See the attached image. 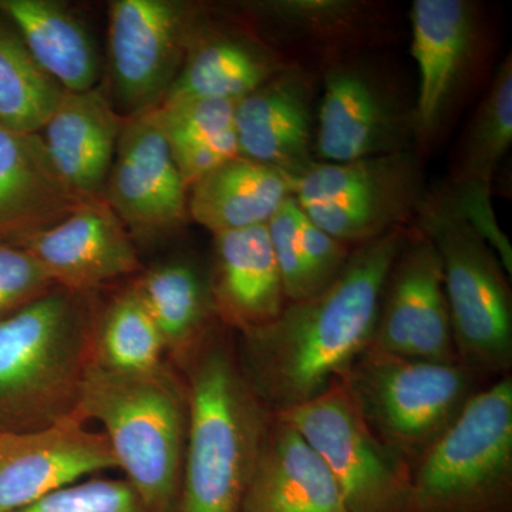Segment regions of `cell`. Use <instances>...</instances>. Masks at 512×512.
<instances>
[{
	"mask_svg": "<svg viewBox=\"0 0 512 512\" xmlns=\"http://www.w3.org/2000/svg\"><path fill=\"white\" fill-rule=\"evenodd\" d=\"M463 363L393 355L369 346L339 386L384 447L412 468L484 387Z\"/></svg>",
	"mask_w": 512,
	"mask_h": 512,
	"instance_id": "5",
	"label": "cell"
},
{
	"mask_svg": "<svg viewBox=\"0 0 512 512\" xmlns=\"http://www.w3.org/2000/svg\"><path fill=\"white\" fill-rule=\"evenodd\" d=\"M103 200L134 242L167 237L190 221L188 188L168 146L158 109L127 117Z\"/></svg>",
	"mask_w": 512,
	"mask_h": 512,
	"instance_id": "11",
	"label": "cell"
},
{
	"mask_svg": "<svg viewBox=\"0 0 512 512\" xmlns=\"http://www.w3.org/2000/svg\"><path fill=\"white\" fill-rule=\"evenodd\" d=\"M184 363L188 431L174 512H242L272 413L211 333Z\"/></svg>",
	"mask_w": 512,
	"mask_h": 512,
	"instance_id": "2",
	"label": "cell"
},
{
	"mask_svg": "<svg viewBox=\"0 0 512 512\" xmlns=\"http://www.w3.org/2000/svg\"><path fill=\"white\" fill-rule=\"evenodd\" d=\"M512 377H497L410 468L407 512H510Z\"/></svg>",
	"mask_w": 512,
	"mask_h": 512,
	"instance_id": "6",
	"label": "cell"
},
{
	"mask_svg": "<svg viewBox=\"0 0 512 512\" xmlns=\"http://www.w3.org/2000/svg\"><path fill=\"white\" fill-rule=\"evenodd\" d=\"M412 232L393 229L353 249L342 274L316 295L242 336L239 366L269 413L311 402L372 345L384 285Z\"/></svg>",
	"mask_w": 512,
	"mask_h": 512,
	"instance_id": "1",
	"label": "cell"
},
{
	"mask_svg": "<svg viewBox=\"0 0 512 512\" xmlns=\"http://www.w3.org/2000/svg\"><path fill=\"white\" fill-rule=\"evenodd\" d=\"M301 215V207L291 195L266 224L288 302L313 296L299 238Z\"/></svg>",
	"mask_w": 512,
	"mask_h": 512,
	"instance_id": "31",
	"label": "cell"
},
{
	"mask_svg": "<svg viewBox=\"0 0 512 512\" xmlns=\"http://www.w3.org/2000/svg\"><path fill=\"white\" fill-rule=\"evenodd\" d=\"M113 468L106 437L79 413L42 429L0 430V512L22 510Z\"/></svg>",
	"mask_w": 512,
	"mask_h": 512,
	"instance_id": "13",
	"label": "cell"
},
{
	"mask_svg": "<svg viewBox=\"0 0 512 512\" xmlns=\"http://www.w3.org/2000/svg\"><path fill=\"white\" fill-rule=\"evenodd\" d=\"M124 123L99 84L89 92L64 93L39 131L56 173L82 200L103 198Z\"/></svg>",
	"mask_w": 512,
	"mask_h": 512,
	"instance_id": "17",
	"label": "cell"
},
{
	"mask_svg": "<svg viewBox=\"0 0 512 512\" xmlns=\"http://www.w3.org/2000/svg\"><path fill=\"white\" fill-rule=\"evenodd\" d=\"M77 413L96 421L148 512H174L188 431L187 384L167 365L117 373L89 362Z\"/></svg>",
	"mask_w": 512,
	"mask_h": 512,
	"instance_id": "3",
	"label": "cell"
},
{
	"mask_svg": "<svg viewBox=\"0 0 512 512\" xmlns=\"http://www.w3.org/2000/svg\"><path fill=\"white\" fill-rule=\"evenodd\" d=\"M83 201L56 173L39 133L0 126V241L50 227Z\"/></svg>",
	"mask_w": 512,
	"mask_h": 512,
	"instance_id": "21",
	"label": "cell"
},
{
	"mask_svg": "<svg viewBox=\"0 0 512 512\" xmlns=\"http://www.w3.org/2000/svg\"><path fill=\"white\" fill-rule=\"evenodd\" d=\"M64 93L0 15V126L16 133H39Z\"/></svg>",
	"mask_w": 512,
	"mask_h": 512,
	"instance_id": "28",
	"label": "cell"
},
{
	"mask_svg": "<svg viewBox=\"0 0 512 512\" xmlns=\"http://www.w3.org/2000/svg\"><path fill=\"white\" fill-rule=\"evenodd\" d=\"M292 178L241 156L204 175L188 191L190 220L210 231L266 225L292 195Z\"/></svg>",
	"mask_w": 512,
	"mask_h": 512,
	"instance_id": "24",
	"label": "cell"
},
{
	"mask_svg": "<svg viewBox=\"0 0 512 512\" xmlns=\"http://www.w3.org/2000/svg\"><path fill=\"white\" fill-rule=\"evenodd\" d=\"M131 285L160 332L165 355L184 362L210 335L217 315L210 281L197 266L165 262L144 271Z\"/></svg>",
	"mask_w": 512,
	"mask_h": 512,
	"instance_id": "25",
	"label": "cell"
},
{
	"mask_svg": "<svg viewBox=\"0 0 512 512\" xmlns=\"http://www.w3.org/2000/svg\"><path fill=\"white\" fill-rule=\"evenodd\" d=\"M412 56L419 72L414 128L421 140L439 130L473 55L476 19L464 0H414Z\"/></svg>",
	"mask_w": 512,
	"mask_h": 512,
	"instance_id": "16",
	"label": "cell"
},
{
	"mask_svg": "<svg viewBox=\"0 0 512 512\" xmlns=\"http://www.w3.org/2000/svg\"><path fill=\"white\" fill-rule=\"evenodd\" d=\"M404 150V120L369 74L345 66L329 72L313 138V151L322 163H350Z\"/></svg>",
	"mask_w": 512,
	"mask_h": 512,
	"instance_id": "15",
	"label": "cell"
},
{
	"mask_svg": "<svg viewBox=\"0 0 512 512\" xmlns=\"http://www.w3.org/2000/svg\"><path fill=\"white\" fill-rule=\"evenodd\" d=\"M281 72V64L264 46L237 33L211 30L202 19L161 104L195 99L237 103Z\"/></svg>",
	"mask_w": 512,
	"mask_h": 512,
	"instance_id": "22",
	"label": "cell"
},
{
	"mask_svg": "<svg viewBox=\"0 0 512 512\" xmlns=\"http://www.w3.org/2000/svg\"><path fill=\"white\" fill-rule=\"evenodd\" d=\"M3 16L28 47L30 55L67 93L99 86L100 62L82 20L53 0H0Z\"/></svg>",
	"mask_w": 512,
	"mask_h": 512,
	"instance_id": "23",
	"label": "cell"
},
{
	"mask_svg": "<svg viewBox=\"0 0 512 512\" xmlns=\"http://www.w3.org/2000/svg\"><path fill=\"white\" fill-rule=\"evenodd\" d=\"M202 19L195 6L178 0L110 3V99L121 116L161 106Z\"/></svg>",
	"mask_w": 512,
	"mask_h": 512,
	"instance_id": "10",
	"label": "cell"
},
{
	"mask_svg": "<svg viewBox=\"0 0 512 512\" xmlns=\"http://www.w3.org/2000/svg\"><path fill=\"white\" fill-rule=\"evenodd\" d=\"M53 288L52 279L25 248L0 241V319Z\"/></svg>",
	"mask_w": 512,
	"mask_h": 512,
	"instance_id": "32",
	"label": "cell"
},
{
	"mask_svg": "<svg viewBox=\"0 0 512 512\" xmlns=\"http://www.w3.org/2000/svg\"><path fill=\"white\" fill-rule=\"evenodd\" d=\"M299 238L313 295L328 288L348 265L353 249L330 237L302 211Z\"/></svg>",
	"mask_w": 512,
	"mask_h": 512,
	"instance_id": "34",
	"label": "cell"
},
{
	"mask_svg": "<svg viewBox=\"0 0 512 512\" xmlns=\"http://www.w3.org/2000/svg\"><path fill=\"white\" fill-rule=\"evenodd\" d=\"M440 194L453 211L490 245L503 264L505 272L511 276L512 247L507 235L497 224L493 202H491L490 185L451 181L450 187Z\"/></svg>",
	"mask_w": 512,
	"mask_h": 512,
	"instance_id": "33",
	"label": "cell"
},
{
	"mask_svg": "<svg viewBox=\"0 0 512 512\" xmlns=\"http://www.w3.org/2000/svg\"><path fill=\"white\" fill-rule=\"evenodd\" d=\"M235 104L195 99L158 107L161 127L188 191L204 175L239 156Z\"/></svg>",
	"mask_w": 512,
	"mask_h": 512,
	"instance_id": "26",
	"label": "cell"
},
{
	"mask_svg": "<svg viewBox=\"0 0 512 512\" xmlns=\"http://www.w3.org/2000/svg\"><path fill=\"white\" fill-rule=\"evenodd\" d=\"M89 295L52 291L0 319V430H35L77 413L92 353Z\"/></svg>",
	"mask_w": 512,
	"mask_h": 512,
	"instance_id": "4",
	"label": "cell"
},
{
	"mask_svg": "<svg viewBox=\"0 0 512 512\" xmlns=\"http://www.w3.org/2000/svg\"><path fill=\"white\" fill-rule=\"evenodd\" d=\"M16 512H148L126 480L89 478Z\"/></svg>",
	"mask_w": 512,
	"mask_h": 512,
	"instance_id": "30",
	"label": "cell"
},
{
	"mask_svg": "<svg viewBox=\"0 0 512 512\" xmlns=\"http://www.w3.org/2000/svg\"><path fill=\"white\" fill-rule=\"evenodd\" d=\"M242 512H349L322 458L272 414Z\"/></svg>",
	"mask_w": 512,
	"mask_h": 512,
	"instance_id": "20",
	"label": "cell"
},
{
	"mask_svg": "<svg viewBox=\"0 0 512 512\" xmlns=\"http://www.w3.org/2000/svg\"><path fill=\"white\" fill-rule=\"evenodd\" d=\"M259 8L266 13L296 28L319 30L346 28L357 19L356 3L340 0H285V2H268Z\"/></svg>",
	"mask_w": 512,
	"mask_h": 512,
	"instance_id": "35",
	"label": "cell"
},
{
	"mask_svg": "<svg viewBox=\"0 0 512 512\" xmlns=\"http://www.w3.org/2000/svg\"><path fill=\"white\" fill-rule=\"evenodd\" d=\"M163 339L133 285L117 293L94 320L90 362L117 373L164 365Z\"/></svg>",
	"mask_w": 512,
	"mask_h": 512,
	"instance_id": "27",
	"label": "cell"
},
{
	"mask_svg": "<svg viewBox=\"0 0 512 512\" xmlns=\"http://www.w3.org/2000/svg\"><path fill=\"white\" fill-rule=\"evenodd\" d=\"M239 156L295 178L313 161L311 93L301 74L279 73L235 104Z\"/></svg>",
	"mask_w": 512,
	"mask_h": 512,
	"instance_id": "18",
	"label": "cell"
},
{
	"mask_svg": "<svg viewBox=\"0 0 512 512\" xmlns=\"http://www.w3.org/2000/svg\"><path fill=\"white\" fill-rule=\"evenodd\" d=\"M512 143L511 55L501 64L487 96L481 101L461 143L454 183H478L493 187L498 165Z\"/></svg>",
	"mask_w": 512,
	"mask_h": 512,
	"instance_id": "29",
	"label": "cell"
},
{
	"mask_svg": "<svg viewBox=\"0 0 512 512\" xmlns=\"http://www.w3.org/2000/svg\"><path fill=\"white\" fill-rule=\"evenodd\" d=\"M12 244L25 248L53 284L80 295L141 268L136 242L103 198L83 201L62 220Z\"/></svg>",
	"mask_w": 512,
	"mask_h": 512,
	"instance_id": "14",
	"label": "cell"
},
{
	"mask_svg": "<svg viewBox=\"0 0 512 512\" xmlns=\"http://www.w3.org/2000/svg\"><path fill=\"white\" fill-rule=\"evenodd\" d=\"M208 281L217 319L241 335L271 323L288 303L266 225L215 234Z\"/></svg>",
	"mask_w": 512,
	"mask_h": 512,
	"instance_id": "19",
	"label": "cell"
},
{
	"mask_svg": "<svg viewBox=\"0 0 512 512\" xmlns=\"http://www.w3.org/2000/svg\"><path fill=\"white\" fill-rule=\"evenodd\" d=\"M416 221L439 252L458 362L487 377L510 375L512 299L500 259L440 192H427Z\"/></svg>",
	"mask_w": 512,
	"mask_h": 512,
	"instance_id": "7",
	"label": "cell"
},
{
	"mask_svg": "<svg viewBox=\"0 0 512 512\" xmlns=\"http://www.w3.org/2000/svg\"><path fill=\"white\" fill-rule=\"evenodd\" d=\"M370 346L414 359L460 363L439 252L421 232L409 238L390 269Z\"/></svg>",
	"mask_w": 512,
	"mask_h": 512,
	"instance_id": "12",
	"label": "cell"
},
{
	"mask_svg": "<svg viewBox=\"0 0 512 512\" xmlns=\"http://www.w3.org/2000/svg\"><path fill=\"white\" fill-rule=\"evenodd\" d=\"M292 195L313 224L356 248L406 227L427 190L419 161L404 150L350 163H313L293 178Z\"/></svg>",
	"mask_w": 512,
	"mask_h": 512,
	"instance_id": "8",
	"label": "cell"
},
{
	"mask_svg": "<svg viewBox=\"0 0 512 512\" xmlns=\"http://www.w3.org/2000/svg\"><path fill=\"white\" fill-rule=\"evenodd\" d=\"M276 416L322 458L349 512L409 510V467L376 439L339 383Z\"/></svg>",
	"mask_w": 512,
	"mask_h": 512,
	"instance_id": "9",
	"label": "cell"
}]
</instances>
